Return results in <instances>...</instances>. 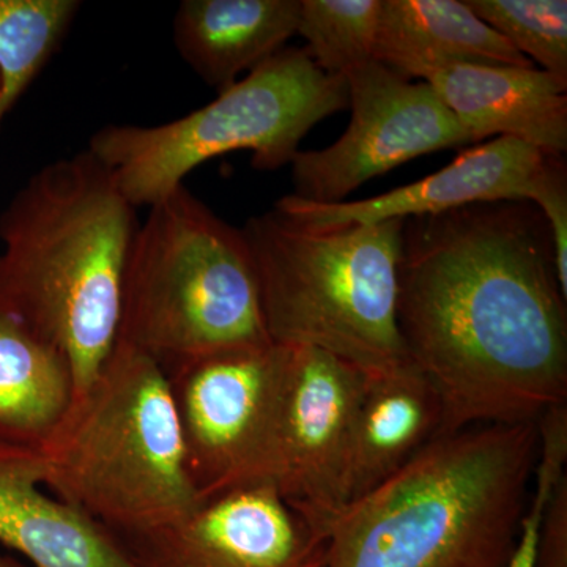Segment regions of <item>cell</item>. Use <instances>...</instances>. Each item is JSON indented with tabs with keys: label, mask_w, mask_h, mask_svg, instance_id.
I'll list each match as a JSON object with an SVG mask.
<instances>
[{
	"label": "cell",
	"mask_w": 567,
	"mask_h": 567,
	"mask_svg": "<svg viewBox=\"0 0 567 567\" xmlns=\"http://www.w3.org/2000/svg\"><path fill=\"white\" fill-rule=\"evenodd\" d=\"M136 207L84 151L48 164L0 216V308L61 350L85 390L117 344Z\"/></svg>",
	"instance_id": "7a4b0ae2"
},
{
	"label": "cell",
	"mask_w": 567,
	"mask_h": 567,
	"mask_svg": "<svg viewBox=\"0 0 567 567\" xmlns=\"http://www.w3.org/2000/svg\"><path fill=\"white\" fill-rule=\"evenodd\" d=\"M536 423L429 443L327 529V567H506L535 475Z\"/></svg>",
	"instance_id": "3957f363"
},
{
	"label": "cell",
	"mask_w": 567,
	"mask_h": 567,
	"mask_svg": "<svg viewBox=\"0 0 567 567\" xmlns=\"http://www.w3.org/2000/svg\"><path fill=\"white\" fill-rule=\"evenodd\" d=\"M555 155L511 137L466 148L450 166L423 181L363 200L317 204L289 194L274 208L312 229L439 215L470 204L532 200Z\"/></svg>",
	"instance_id": "7c38bea8"
},
{
	"label": "cell",
	"mask_w": 567,
	"mask_h": 567,
	"mask_svg": "<svg viewBox=\"0 0 567 567\" xmlns=\"http://www.w3.org/2000/svg\"><path fill=\"white\" fill-rule=\"evenodd\" d=\"M43 451L44 487L112 536L162 527L204 502L162 365L121 342Z\"/></svg>",
	"instance_id": "277c9868"
},
{
	"label": "cell",
	"mask_w": 567,
	"mask_h": 567,
	"mask_svg": "<svg viewBox=\"0 0 567 567\" xmlns=\"http://www.w3.org/2000/svg\"><path fill=\"white\" fill-rule=\"evenodd\" d=\"M473 144L511 137L547 155L567 151V82L536 66L454 63L423 78Z\"/></svg>",
	"instance_id": "4fadbf2b"
},
{
	"label": "cell",
	"mask_w": 567,
	"mask_h": 567,
	"mask_svg": "<svg viewBox=\"0 0 567 567\" xmlns=\"http://www.w3.org/2000/svg\"><path fill=\"white\" fill-rule=\"evenodd\" d=\"M567 297L528 200L405 219L398 327L442 404L440 436L536 423L567 399Z\"/></svg>",
	"instance_id": "6da1fadb"
},
{
	"label": "cell",
	"mask_w": 567,
	"mask_h": 567,
	"mask_svg": "<svg viewBox=\"0 0 567 567\" xmlns=\"http://www.w3.org/2000/svg\"><path fill=\"white\" fill-rule=\"evenodd\" d=\"M268 486L327 539L349 505L354 423L364 374L315 347L287 346Z\"/></svg>",
	"instance_id": "30bf717a"
},
{
	"label": "cell",
	"mask_w": 567,
	"mask_h": 567,
	"mask_svg": "<svg viewBox=\"0 0 567 567\" xmlns=\"http://www.w3.org/2000/svg\"><path fill=\"white\" fill-rule=\"evenodd\" d=\"M466 7L540 70L567 82L566 0H464Z\"/></svg>",
	"instance_id": "44dd1931"
},
{
	"label": "cell",
	"mask_w": 567,
	"mask_h": 567,
	"mask_svg": "<svg viewBox=\"0 0 567 567\" xmlns=\"http://www.w3.org/2000/svg\"><path fill=\"white\" fill-rule=\"evenodd\" d=\"M0 567H25L21 561L11 557V555L0 551Z\"/></svg>",
	"instance_id": "d4e9b609"
},
{
	"label": "cell",
	"mask_w": 567,
	"mask_h": 567,
	"mask_svg": "<svg viewBox=\"0 0 567 567\" xmlns=\"http://www.w3.org/2000/svg\"><path fill=\"white\" fill-rule=\"evenodd\" d=\"M117 342L163 369L274 342L241 229L185 185L151 205L137 227L123 276Z\"/></svg>",
	"instance_id": "8992f818"
},
{
	"label": "cell",
	"mask_w": 567,
	"mask_h": 567,
	"mask_svg": "<svg viewBox=\"0 0 567 567\" xmlns=\"http://www.w3.org/2000/svg\"><path fill=\"white\" fill-rule=\"evenodd\" d=\"M349 128L330 147L298 152L295 196L346 203L364 183L417 156L473 144L464 126L427 82H413L377 61L346 78Z\"/></svg>",
	"instance_id": "9c48e42d"
},
{
	"label": "cell",
	"mask_w": 567,
	"mask_h": 567,
	"mask_svg": "<svg viewBox=\"0 0 567 567\" xmlns=\"http://www.w3.org/2000/svg\"><path fill=\"white\" fill-rule=\"evenodd\" d=\"M136 567H327V539L271 486L204 499L171 524L114 536Z\"/></svg>",
	"instance_id": "8fae6325"
},
{
	"label": "cell",
	"mask_w": 567,
	"mask_h": 567,
	"mask_svg": "<svg viewBox=\"0 0 567 567\" xmlns=\"http://www.w3.org/2000/svg\"><path fill=\"white\" fill-rule=\"evenodd\" d=\"M289 347H241L163 369L200 498L268 486Z\"/></svg>",
	"instance_id": "ba28073f"
},
{
	"label": "cell",
	"mask_w": 567,
	"mask_h": 567,
	"mask_svg": "<svg viewBox=\"0 0 567 567\" xmlns=\"http://www.w3.org/2000/svg\"><path fill=\"white\" fill-rule=\"evenodd\" d=\"M535 567H567V476L559 481L544 507Z\"/></svg>",
	"instance_id": "603a6c76"
},
{
	"label": "cell",
	"mask_w": 567,
	"mask_h": 567,
	"mask_svg": "<svg viewBox=\"0 0 567 567\" xmlns=\"http://www.w3.org/2000/svg\"><path fill=\"white\" fill-rule=\"evenodd\" d=\"M382 0H300L297 35L316 65L346 78L375 61Z\"/></svg>",
	"instance_id": "ffe728a7"
},
{
	"label": "cell",
	"mask_w": 567,
	"mask_h": 567,
	"mask_svg": "<svg viewBox=\"0 0 567 567\" xmlns=\"http://www.w3.org/2000/svg\"><path fill=\"white\" fill-rule=\"evenodd\" d=\"M346 107L344 78L324 73L305 48H284L185 117L155 126H104L87 151L134 207H151L200 164L226 153L249 151L257 171H278L292 163L317 123Z\"/></svg>",
	"instance_id": "52a82bcc"
},
{
	"label": "cell",
	"mask_w": 567,
	"mask_h": 567,
	"mask_svg": "<svg viewBox=\"0 0 567 567\" xmlns=\"http://www.w3.org/2000/svg\"><path fill=\"white\" fill-rule=\"evenodd\" d=\"M43 450L0 445V544L33 567H136L102 525L44 491Z\"/></svg>",
	"instance_id": "5bb4252c"
},
{
	"label": "cell",
	"mask_w": 567,
	"mask_h": 567,
	"mask_svg": "<svg viewBox=\"0 0 567 567\" xmlns=\"http://www.w3.org/2000/svg\"><path fill=\"white\" fill-rule=\"evenodd\" d=\"M300 0H185L174 18L183 61L219 92L297 35Z\"/></svg>",
	"instance_id": "9a60e30c"
},
{
	"label": "cell",
	"mask_w": 567,
	"mask_h": 567,
	"mask_svg": "<svg viewBox=\"0 0 567 567\" xmlns=\"http://www.w3.org/2000/svg\"><path fill=\"white\" fill-rule=\"evenodd\" d=\"M80 9L78 0H0V125L58 50Z\"/></svg>",
	"instance_id": "d6986e66"
},
{
	"label": "cell",
	"mask_w": 567,
	"mask_h": 567,
	"mask_svg": "<svg viewBox=\"0 0 567 567\" xmlns=\"http://www.w3.org/2000/svg\"><path fill=\"white\" fill-rule=\"evenodd\" d=\"M535 495L529 499L527 511H525L524 520H522L520 533L516 547L506 567H535V555L537 536H539L540 518H543L544 507L550 498L554 488L539 486L536 484Z\"/></svg>",
	"instance_id": "cb8c5ba5"
},
{
	"label": "cell",
	"mask_w": 567,
	"mask_h": 567,
	"mask_svg": "<svg viewBox=\"0 0 567 567\" xmlns=\"http://www.w3.org/2000/svg\"><path fill=\"white\" fill-rule=\"evenodd\" d=\"M442 404L415 368L364 377L354 423L349 503L374 491L442 431Z\"/></svg>",
	"instance_id": "e0dca14e"
},
{
	"label": "cell",
	"mask_w": 567,
	"mask_h": 567,
	"mask_svg": "<svg viewBox=\"0 0 567 567\" xmlns=\"http://www.w3.org/2000/svg\"><path fill=\"white\" fill-rule=\"evenodd\" d=\"M546 219L554 241L555 268L561 292L567 297V173L565 156H554L537 183L532 200Z\"/></svg>",
	"instance_id": "7402d4cb"
},
{
	"label": "cell",
	"mask_w": 567,
	"mask_h": 567,
	"mask_svg": "<svg viewBox=\"0 0 567 567\" xmlns=\"http://www.w3.org/2000/svg\"><path fill=\"white\" fill-rule=\"evenodd\" d=\"M375 61L409 80L454 63L536 66L464 0H382Z\"/></svg>",
	"instance_id": "2e32d148"
},
{
	"label": "cell",
	"mask_w": 567,
	"mask_h": 567,
	"mask_svg": "<svg viewBox=\"0 0 567 567\" xmlns=\"http://www.w3.org/2000/svg\"><path fill=\"white\" fill-rule=\"evenodd\" d=\"M74 399L61 350L0 308V445L43 450Z\"/></svg>",
	"instance_id": "ac0fdd59"
},
{
	"label": "cell",
	"mask_w": 567,
	"mask_h": 567,
	"mask_svg": "<svg viewBox=\"0 0 567 567\" xmlns=\"http://www.w3.org/2000/svg\"><path fill=\"white\" fill-rule=\"evenodd\" d=\"M405 219L312 229L271 208L246 221L268 334L315 347L365 377L415 365L398 327Z\"/></svg>",
	"instance_id": "5b68a950"
}]
</instances>
